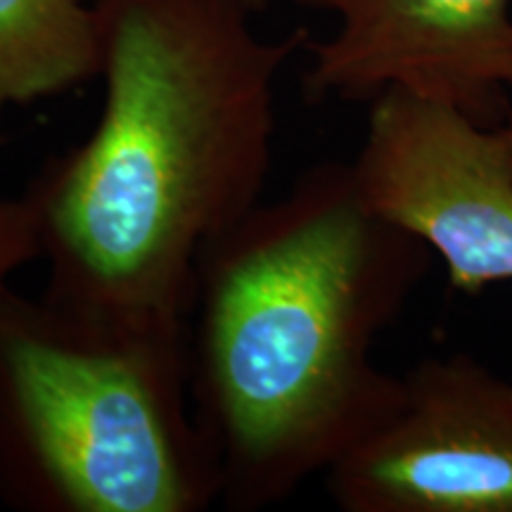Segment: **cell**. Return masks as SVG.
<instances>
[{
	"label": "cell",
	"mask_w": 512,
	"mask_h": 512,
	"mask_svg": "<svg viewBox=\"0 0 512 512\" xmlns=\"http://www.w3.org/2000/svg\"><path fill=\"white\" fill-rule=\"evenodd\" d=\"M41 259V240L34 209L24 195L0 200V290L10 275L31 261Z\"/></svg>",
	"instance_id": "ba28073f"
},
{
	"label": "cell",
	"mask_w": 512,
	"mask_h": 512,
	"mask_svg": "<svg viewBox=\"0 0 512 512\" xmlns=\"http://www.w3.org/2000/svg\"><path fill=\"white\" fill-rule=\"evenodd\" d=\"M247 3L252 5V8H254L256 12H259V10H264V8H266V3H268V0H247Z\"/></svg>",
	"instance_id": "9c48e42d"
},
{
	"label": "cell",
	"mask_w": 512,
	"mask_h": 512,
	"mask_svg": "<svg viewBox=\"0 0 512 512\" xmlns=\"http://www.w3.org/2000/svg\"><path fill=\"white\" fill-rule=\"evenodd\" d=\"M349 164L368 209L425 242L453 290L512 283V117L479 124L392 88L368 102Z\"/></svg>",
	"instance_id": "277c9868"
},
{
	"label": "cell",
	"mask_w": 512,
	"mask_h": 512,
	"mask_svg": "<svg viewBox=\"0 0 512 512\" xmlns=\"http://www.w3.org/2000/svg\"><path fill=\"white\" fill-rule=\"evenodd\" d=\"M188 318L0 290V503L204 512L219 472L195 422Z\"/></svg>",
	"instance_id": "3957f363"
},
{
	"label": "cell",
	"mask_w": 512,
	"mask_h": 512,
	"mask_svg": "<svg viewBox=\"0 0 512 512\" xmlns=\"http://www.w3.org/2000/svg\"><path fill=\"white\" fill-rule=\"evenodd\" d=\"M95 8L100 117L24 190L48 266L43 294L188 318L204 247L264 200L275 88L311 34L259 36L247 0H95Z\"/></svg>",
	"instance_id": "6da1fadb"
},
{
	"label": "cell",
	"mask_w": 512,
	"mask_h": 512,
	"mask_svg": "<svg viewBox=\"0 0 512 512\" xmlns=\"http://www.w3.org/2000/svg\"><path fill=\"white\" fill-rule=\"evenodd\" d=\"M389 418L325 472L344 512H512V382L467 354L401 375Z\"/></svg>",
	"instance_id": "5b68a950"
},
{
	"label": "cell",
	"mask_w": 512,
	"mask_h": 512,
	"mask_svg": "<svg viewBox=\"0 0 512 512\" xmlns=\"http://www.w3.org/2000/svg\"><path fill=\"white\" fill-rule=\"evenodd\" d=\"M432 256L368 209L349 162L309 166L204 247L188 375L223 510L285 503L389 418L403 380L373 361L375 342Z\"/></svg>",
	"instance_id": "7a4b0ae2"
},
{
	"label": "cell",
	"mask_w": 512,
	"mask_h": 512,
	"mask_svg": "<svg viewBox=\"0 0 512 512\" xmlns=\"http://www.w3.org/2000/svg\"><path fill=\"white\" fill-rule=\"evenodd\" d=\"M335 17L306 43L311 105L420 95L479 124L512 117V0H294Z\"/></svg>",
	"instance_id": "8992f818"
},
{
	"label": "cell",
	"mask_w": 512,
	"mask_h": 512,
	"mask_svg": "<svg viewBox=\"0 0 512 512\" xmlns=\"http://www.w3.org/2000/svg\"><path fill=\"white\" fill-rule=\"evenodd\" d=\"M100 72L95 0H0V119L12 105L62 95Z\"/></svg>",
	"instance_id": "52a82bcc"
}]
</instances>
